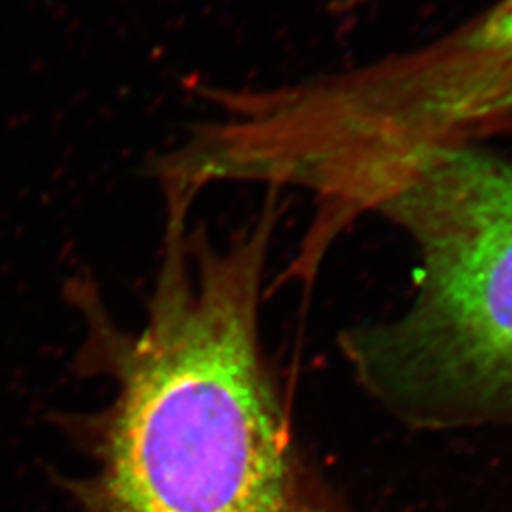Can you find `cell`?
<instances>
[{
  "label": "cell",
  "instance_id": "7a4b0ae2",
  "mask_svg": "<svg viewBox=\"0 0 512 512\" xmlns=\"http://www.w3.org/2000/svg\"><path fill=\"white\" fill-rule=\"evenodd\" d=\"M304 251L366 215L418 256L401 313L346 330L340 349L366 393L420 431L512 433V162L482 145L378 141L311 165Z\"/></svg>",
  "mask_w": 512,
  "mask_h": 512
},
{
  "label": "cell",
  "instance_id": "3957f363",
  "mask_svg": "<svg viewBox=\"0 0 512 512\" xmlns=\"http://www.w3.org/2000/svg\"><path fill=\"white\" fill-rule=\"evenodd\" d=\"M224 109L230 150L258 183L376 141L480 145L512 137V0L403 54L298 84L228 92Z\"/></svg>",
  "mask_w": 512,
  "mask_h": 512
},
{
  "label": "cell",
  "instance_id": "277c9868",
  "mask_svg": "<svg viewBox=\"0 0 512 512\" xmlns=\"http://www.w3.org/2000/svg\"><path fill=\"white\" fill-rule=\"evenodd\" d=\"M370 2H378V0H342L340 6H342V10H355V8H361Z\"/></svg>",
  "mask_w": 512,
  "mask_h": 512
},
{
  "label": "cell",
  "instance_id": "6da1fadb",
  "mask_svg": "<svg viewBox=\"0 0 512 512\" xmlns=\"http://www.w3.org/2000/svg\"><path fill=\"white\" fill-rule=\"evenodd\" d=\"M274 205L220 249L167 211L145 323L93 342L114 397L90 420L88 512H351L296 439L260 342Z\"/></svg>",
  "mask_w": 512,
  "mask_h": 512
}]
</instances>
